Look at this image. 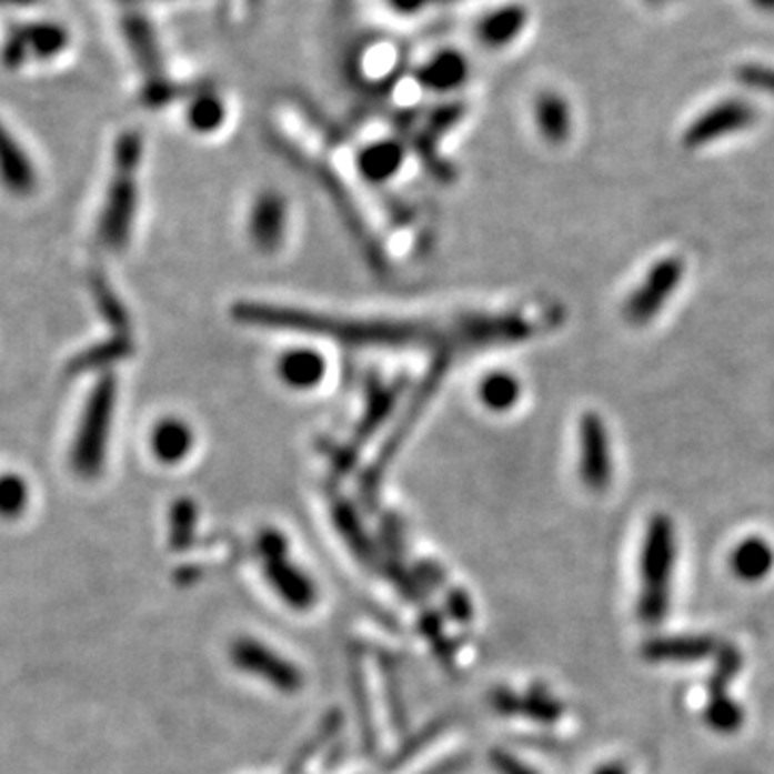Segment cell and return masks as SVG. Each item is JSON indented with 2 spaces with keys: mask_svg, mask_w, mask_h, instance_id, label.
<instances>
[{
  "mask_svg": "<svg viewBox=\"0 0 774 774\" xmlns=\"http://www.w3.org/2000/svg\"><path fill=\"white\" fill-rule=\"evenodd\" d=\"M753 2L764 11H774V0H753Z\"/></svg>",
  "mask_w": 774,
  "mask_h": 774,
  "instance_id": "obj_35",
  "label": "cell"
},
{
  "mask_svg": "<svg viewBox=\"0 0 774 774\" xmlns=\"http://www.w3.org/2000/svg\"><path fill=\"white\" fill-rule=\"evenodd\" d=\"M29 505V484L18 473L0 475V516L16 519Z\"/></svg>",
  "mask_w": 774,
  "mask_h": 774,
  "instance_id": "obj_26",
  "label": "cell"
},
{
  "mask_svg": "<svg viewBox=\"0 0 774 774\" xmlns=\"http://www.w3.org/2000/svg\"><path fill=\"white\" fill-rule=\"evenodd\" d=\"M284 231H287V202L280 194L268 192L254 202V209L250 215L252 239L261 250L273 252L282 243Z\"/></svg>",
  "mask_w": 774,
  "mask_h": 774,
  "instance_id": "obj_12",
  "label": "cell"
},
{
  "mask_svg": "<svg viewBox=\"0 0 774 774\" xmlns=\"http://www.w3.org/2000/svg\"><path fill=\"white\" fill-rule=\"evenodd\" d=\"M431 2H456V0H431Z\"/></svg>",
  "mask_w": 774,
  "mask_h": 774,
  "instance_id": "obj_37",
  "label": "cell"
},
{
  "mask_svg": "<svg viewBox=\"0 0 774 774\" xmlns=\"http://www.w3.org/2000/svg\"><path fill=\"white\" fill-rule=\"evenodd\" d=\"M468 73H470L468 59L459 54L456 50H445L420 68L418 80L424 89L445 93V91L459 89L468 80Z\"/></svg>",
  "mask_w": 774,
  "mask_h": 774,
  "instance_id": "obj_16",
  "label": "cell"
},
{
  "mask_svg": "<svg viewBox=\"0 0 774 774\" xmlns=\"http://www.w3.org/2000/svg\"><path fill=\"white\" fill-rule=\"evenodd\" d=\"M114 403L117 383L112 376H103L89 394L71 448V468L82 478H96L103 470Z\"/></svg>",
  "mask_w": 774,
  "mask_h": 774,
  "instance_id": "obj_2",
  "label": "cell"
},
{
  "mask_svg": "<svg viewBox=\"0 0 774 774\" xmlns=\"http://www.w3.org/2000/svg\"><path fill=\"white\" fill-rule=\"evenodd\" d=\"M426 2L431 0H390V4L401 11V13H413V11H420Z\"/></svg>",
  "mask_w": 774,
  "mask_h": 774,
  "instance_id": "obj_32",
  "label": "cell"
},
{
  "mask_svg": "<svg viewBox=\"0 0 774 774\" xmlns=\"http://www.w3.org/2000/svg\"><path fill=\"white\" fill-rule=\"evenodd\" d=\"M491 764L500 774H539L532 771L530 766H525L523 762H519L516 757H512L505 751H493L491 753Z\"/></svg>",
  "mask_w": 774,
  "mask_h": 774,
  "instance_id": "obj_30",
  "label": "cell"
},
{
  "mask_svg": "<svg viewBox=\"0 0 774 774\" xmlns=\"http://www.w3.org/2000/svg\"><path fill=\"white\" fill-rule=\"evenodd\" d=\"M579 472L583 484L601 493L611 482V443L605 422L596 413H585L579 422Z\"/></svg>",
  "mask_w": 774,
  "mask_h": 774,
  "instance_id": "obj_5",
  "label": "cell"
},
{
  "mask_svg": "<svg viewBox=\"0 0 774 774\" xmlns=\"http://www.w3.org/2000/svg\"><path fill=\"white\" fill-rule=\"evenodd\" d=\"M732 573L736 574L741 581L755 583L766 579L773 573L774 551L773 546L764 539H746L734 549L730 557Z\"/></svg>",
  "mask_w": 774,
  "mask_h": 774,
  "instance_id": "obj_17",
  "label": "cell"
},
{
  "mask_svg": "<svg viewBox=\"0 0 774 774\" xmlns=\"http://www.w3.org/2000/svg\"><path fill=\"white\" fill-rule=\"evenodd\" d=\"M742 667L741 650L732 643H723L716 652V665L707 680V695L727 693L730 682L738 675Z\"/></svg>",
  "mask_w": 774,
  "mask_h": 774,
  "instance_id": "obj_24",
  "label": "cell"
},
{
  "mask_svg": "<svg viewBox=\"0 0 774 774\" xmlns=\"http://www.w3.org/2000/svg\"><path fill=\"white\" fill-rule=\"evenodd\" d=\"M684 273V265L680 259H665L659 265H654L645 282L635 291V295L626 303V316L631 323L641 325L647 323L652 316L659 314L663 303L674 295L680 280Z\"/></svg>",
  "mask_w": 774,
  "mask_h": 774,
  "instance_id": "obj_7",
  "label": "cell"
},
{
  "mask_svg": "<svg viewBox=\"0 0 774 774\" xmlns=\"http://www.w3.org/2000/svg\"><path fill=\"white\" fill-rule=\"evenodd\" d=\"M140 160V135H121L117 144V177L110 183L101 211L100 239L110 250H121L132 231L135 209L134 170Z\"/></svg>",
  "mask_w": 774,
  "mask_h": 774,
  "instance_id": "obj_3",
  "label": "cell"
},
{
  "mask_svg": "<svg viewBox=\"0 0 774 774\" xmlns=\"http://www.w3.org/2000/svg\"><path fill=\"white\" fill-rule=\"evenodd\" d=\"M265 574L270 579L271 587L280 594V599L293 609H308L316 601V590L312 581L291 562L284 560V555L270 557L265 562Z\"/></svg>",
  "mask_w": 774,
  "mask_h": 774,
  "instance_id": "obj_11",
  "label": "cell"
},
{
  "mask_svg": "<svg viewBox=\"0 0 774 774\" xmlns=\"http://www.w3.org/2000/svg\"><path fill=\"white\" fill-rule=\"evenodd\" d=\"M527 24V9L523 4H505L493 9L478 22V39L489 48H502L514 41Z\"/></svg>",
  "mask_w": 774,
  "mask_h": 774,
  "instance_id": "obj_15",
  "label": "cell"
},
{
  "mask_svg": "<svg viewBox=\"0 0 774 774\" xmlns=\"http://www.w3.org/2000/svg\"><path fill=\"white\" fill-rule=\"evenodd\" d=\"M704 721L710 730L718 734H734L744 723V712L727 693H716V695H707Z\"/></svg>",
  "mask_w": 774,
  "mask_h": 774,
  "instance_id": "obj_22",
  "label": "cell"
},
{
  "mask_svg": "<svg viewBox=\"0 0 774 774\" xmlns=\"http://www.w3.org/2000/svg\"><path fill=\"white\" fill-rule=\"evenodd\" d=\"M736 78L742 84L755 89V91H764L774 96V69L764 68V66H742L736 71Z\"/></svg>",
  "mask_w": 774,
  "mask_h": 774,
  "instance_id": "obj_28",
  "label": "cell"
},
{
  "mask_svg": "<svg viewBox=\"0 0 774 774\" xmlns=\"http://www.w3.org/2000/svg\"><path fill=\"white\" fill-rule=\"evenodd\" d=\"M404 149L394 140H381L360 153V170L371 181H388L403 167Z\"/></svg>",
  "mask_w": 774,
  "mask_h": 774,
  "instance_id": "obj_20",
  "label": "cell"
},
{
  "mask_svg": "<svg viewBox=\"0 0 774 774\" xmlns=\"http://www.w3.org/2000/svg\"><path fill=\"white\" fill-rule=\"evenodd\" d=\"M37 0H0V7H27L33 4Z\"/></svg>",
  "mask_w": 774,
  "mask_h": 774,
  "instance_id": "obj_34",
  "label": "cell"
},
{
  "mask_svg": "<svg viewBox=\"0 0 774 774\" xmlns=\"http://www.w3.org/2000/svg\"><path fill=\"white\" fill-rule=\"evenodd\" d=\"M478 396L491 411H510L521 399V383L510 372H491L480 381Z\"/></svg>",
  "mask_w": 774,
  "mask_h": 774,
  "instance_id": "obj_21",
  "label": "cell"
},
{
  "mask_svg": "<svg viewBox=\"0 0 774 774\" xmlns=\"http://www.w3.org/2000/svg\"><path fill=\"white\" fill-rule=\"evenodd\" d=\"M151 452L155 454L158 461L167 465L181 463L194 448V433L192 429L179 420V418H167L155 424L151 431Z\"/></svg>",
  "mask_w": 774,
  "mask_h": 774,
  "instance_id": "obj_13",
  "label": "cell"
},
{
  "mask_svg": "<svg viewBox=\"0 0 774 774\" xmlns=\"http://www.w3.org/2000/svg\"><path fill=\"white\" fill-rule=\"evenodd\" d=\"M125 37L134 52L135 61L151 78L149 82L162 80V57L149 22L142 16H130V20H125Z\"/></svg>",
  "mask_w": 774,
  "mask_h": 774,
  "instance_id": "obj_19",
  "label": "cell"
},
{
  "mask_svg": "<svg viewBox=\"0 0 774 774\" xmlns=\"http://www.w3.org/2000/svg\"><path fill=\"white\" fill-rule=\"evenodd\" d=\"M224 105L213 93H202L190 103L188 123L202 134L215 132L224 123Z\"/></svg>",
  "mask_w": 774,
  "mask_h": 774,
  "instance_id": "obj_25",
  "label": "cell"
},
{
  "mask_svg": "<svg viewBox=\"0 0 774 774\" xmlns=\"http://www.w3.org/2000/svg\"><path fill=\"white\" fill-rule=\"evenodd\" d=\"M718 647V641L710 635H677L645 641L641 652L650 663H697L716 656Z\"/></svg>",
  "mask_w": 774,
  "mask_h": 774,
  "instance_id": "obj_10",
  "label": "cell"
},
{
  "mask_svg": "<svg viewBox=\"0 0 774 774\" xmlns=\"http://www.w3.org/2000/svg\"><path fill=\"white\" fill-rule=\"evenodd\" d=\"M674 564V523L670 516L656 514L647 523L641 551L640 617L647 626L661 624L667 615Z\"/></svg>",
  "mask_w": 774,
  "mask_h": 774,
  "instance_id": "obj_1",
  "label": "cell"
},
{
  "mask_svg": "<svg viewBox=\"0 0 774 774\" xmlns=\"http://www.w3.org/2000/svg\"><path fill=\"white\" fill-rule=\"evenodd\" d=\"M328 371L323 355L314 349H291L280 358L278 372L289 388L310 390L316 388Z\"/></svg>",
  "mask_w": 774,
  "mask_h": 774,
  "instance_id": "obj_14",
  "label": "cell"
},
{
  "mask_svg": "<svg viewBox=\"0 0 774 774\" xmlns=\"http://www.w3.org/2000/svg\"><path fill=\"white\" fill-rule=\"evenodd\" d=\"M540 134L551 144H564L573 132L571 105L557 93H542L536 100Z\"/></svg>",
  "mask_w": 774,
  "mask_h": 774,
  "instance_id": "obj_18",
  "label": "cell"
},
{
  "mask_svg": "<svg viewBox=\"0 0 774 774\" xmlns=\"http://www.w3.org/2000/svg\"><path fill=\"white\" fill-rule=\"evenodd\" d=\"M125 351V342L117 340V342H110V344H98L89 351H82L69 366V372L71 374H78V372L96 371V369H101L105 364H110L112 360L121 358Z\"/></svg>",
  "mask_w": 774,
  "mask_h": 774,
  "instance_id": "obj_27",
  "label": "cell"
},
{
  "mask_svg": "<svg viewBox=\"0 0 774 774\" xmlns=\"http://www.w3.org/2000/svg\"><path fill=\"white\" fill-rule=\"evenodd\" d=\"M0 183L2 188L18 197L27 199L37 190V169L24 147L11 134L0 121Z\"/></svg>",
  "mask_w": 774,
  "mask_h": 774,
  "instance_id": "obj_9",
  "label": "cell"
},
{
  "mask_svg": "<svg viewBox=\"0 0 774 774\" xmlns=\"http://www.w3.org/2000/svg\"><path fill=\"white\" fill-rule=\"evenodd\" d=\"M177 514L181 519H177V523L172 525V534H174V542L179 544V539L190 540V536H192L194 512H192V505L181 504L177 507Z\"/></svg>",
  "mask_w": 774,
  "mask_h": 774,
  "instance_id": "obj_31",
  "label": "cell"
},
{
  "mask_svg": "<svg viewBox=\"0 0 774 774\" xmlns=\"http://www.w3.org/2000/svg\"><path fill=\"white\" fill-rule=\"evenodd\" d=\"M96 298H98V303H100L101 314L114 323V325H125V312L121 308L119 300L114 298V293L103 284V282H98L96 284Z\"/></svg>",
  "mask_w": 774,
  "mask_h": 774,
  "instance_id": "obj_29",
  "label": "cell"
},
{
  "mask_svg": "<svg viewBox=\"0 0 774 774\" xmlns=\"http://www.w3.org/2000/svg\"><path fill=\"white\" fill-rule=\"evenodd\" d=\"M650 7H661L663 4V0H645Z\"/></svg>",
  "mask_w": 774,
  "mask_h": 774,
  "instance_id": "obj_36",
  "label": "cell"
},
{
  "mask_svg": "<svg viewBox=\"0 0 774 774\" xmlns=\"http://www.w3.org/2000/svg\"><path fill=\"white\" fill-rule=\"evenodd\" d=\"M755 108L744 100H725L700 114L684 132V144L695 149L704 147L721 135L734 134L755 123Z\"/></svg>",
  "mask_w": 774,
  "mask_h": 774,
  "instance_id": "obj_6",
  "label": "cell"
},
{
  "mask_svg": "<svg viewBox=\"0 0 774 774\" xmlns=\"http://www.w3.org/2000/svg\"><path fill=\"white\" fill-rule=\"evenodd\" d=\"M596 774H629L622 764H605L603 768H599Z\"/></svg>",
  "mask_w": 774,
  "mask_h": 774,
  "instance_id": "obj_33",
  "label": "cell"
},
{
  "mask_svg": "<svg viewBox=\"0 0 774 774\" xmlns=\"http://www.w3.org/2000/svg\"><path fill=\"white\" fill-rule=\"evenodd\" d=\"M231 659L241 672L265 680L282 693H298L303 686L302 672L261 641L248 637L235 641L231 647Z\"/></svg>",
  "mask_w": 774,
  "mask_h": 774,
  "instance_id": "obj_4",
  "label": "cell"
},
{
  "mask_svg": "<svg viewBox=\"0 0 774 774\" xmlns=\"http://www.w3.org/2000/svg\"><path fill=\"white\" fill-rule=\"evenodd\" d=\"M519 714H525L542 725H553L562 718L564 707L546 688L536 686L525 697H519Z\"/></svg>",
  "mask_w": 774,
  "mask_h": 774,
  "instance_id": "obj_23",
  "label": "cell"
},
{
  "mask_svg": "<svg viewBox=\"0 0 774 774\" xmlns=\"http://www.w3.org/2000/svg\"><path fill=\"white\" fill-rule=\"evenodd\" d=\"M68 46V33L52 22L31 24L13 34L4 48L7 63L20 66L27 59H52Z\"/></svg>",
  "mask_w": 774,
  "mask_h": 774,
  "instance_id": "obj_8",
  "label": "cell"
}]
</instances>
